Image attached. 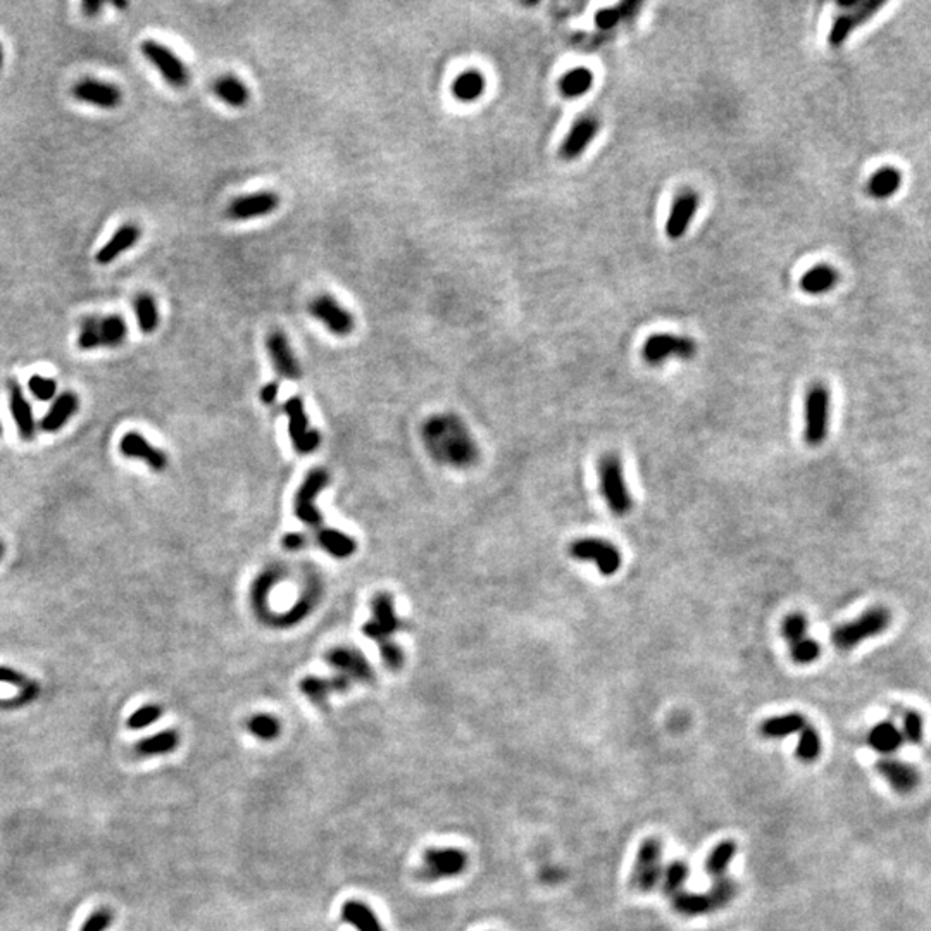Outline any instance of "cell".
<instances>
[{"instance_id": "94428289", "label": "cell", "mask_w": 931, "mask_h": 931, "mask_svg": "<svg viewBox=\"0 0 931 931\" xmlns=\"http://www.w3.org/2000/svg\"><path fill=\"white\" fill-rule=\"evenodd\" d=\"M0 435H2V425H0Z\"/></svg>"}, {"instance_id": "7bdbcfd3", "label": "cell", "mask_w": 931, "mask_h": 931, "mask_svg": "<svg viewBox=\"0 0 931 931\" xmlns=\"http://www.w3.org/2000/svg\"><path fill=\"white\" fill-rule=\"evenodd\" d=\"M821 752V738H819V733L816 731L814 726L811 724H806V726L800 730V740L797 745V758L804 762H811L814 760Z\"/></svg>"}, {"instance_id": "4fadbf2b", "label": "cell", "mask_w": 931, "mask_h": 931, "mask_svg": "<svg viewBox=\"0 0 931 931\" xmlns=\"http://www.w3.org/2000/svg\"><path fill=\"white\" fill-rule=\"evenodd\" d=\"M843 7V13L833 21L830 35H828V43L833 49H838L845 43L850 37L852 31L855 30L861 23H866L867 19L873 18L883 7L881 2H852V4H840Z\"/></svg>"}, {"instance_id": "ac0fdd59", "label": "cell", "mask_w": 931, "mask_h": 931, "mask_svg": "<svg viewBox=\"0 0 931 931\" xmlns=\"http://www.w3.org/2000/svg\"><path fill=\"white\" fill-rule=\"evenodd\" d=\"M280 205V197L273 192H257L251 195L239 197L228 205L227 214L229 219L247 221L253 217H264L275 212Z\"/></svg>"}, {"instance_id": "ab89813d", "label": "cell", "mask_w": 931, "mask_h": 931, "mask_svg": "<svg viewBox=\"0 0 931 931\" xmlns=\"http://www.w3.org/2000/svg\"><path fill=\"white\" fill-rule=\"evenodd\" d=\"M673 906L683 916H699L709 910H714L707 893H692V891H678L673 895Z\"/></svg>"}, {"instance_id": "484cf974", "label": "cell", "mask_w": 931, "mask_h": 931, "mask_svg": "<svg viewBox=\"0 0 931 931\" xmlns=\"http://www.w3.org/2000/svg\"><path fill=\"white\" fill-rule=\"evenodd\" d=\"M878 771L890 787L898 794H909L918 785V772L909 764L895 759H881L878 762Z\"/></svg>"}, {"instance_id": "4316f807", "label": "cell", "mask_w": 931, "mask_h": 931, "mask_svg": "<svg viewBox=\"0 0 931 931\" xmlns=\"http://www.w3.org/2000/svg\"><path fill=\"white\" fill-rule=\"evenodd\" d=\"M78 407H80V399H78L76 394H73V392H64V394H61L52 402L49 413L43 416L40 423L42 430L47 431V433H55V431H59L71 418H73L74 413L78 411Z\"/></svg>"}, {"instance_id": "f6af8a7d", "label": "cell", "mask_w": 931, "mask_h": 931, "mask_svg": "<svg viewBox=\"0 0 931 931\" xmlns=\"http://www.w3.org/2000/svg\"><path fill=\"white\" fill-rule=\"evenodd\" d=\"M162 716V707L157 704H147L144 707L137 709L132 716H130L128 721H126V726L130 730H142V728L150 726L156 721H159Z\"/></svg>"}, {"instance_id": "11a10c76", "label": "cell", "mask_w": 931, "mask_h": 931, "mask_svg": "<svg viewBox=\"0 0 931 931\" xmlns=\"http://www.w3.org/2000/svg\"><path fill=\"white\" fill-rule=\"evenodd\" d=\"M102 7H104V2H101V0H85L81 4L83 13L88 16V18H95V16L101 13Z\"/></svg>"}, {"instance_id": "1f68e13d", "label": "cell", "mask_w": 931, "mask_h": 931, "mask_svg": "<svg viewBox=\"0 0 931 931\" xmlns=\"http://www.w3.org/2000/svg\"><path fill=\"white\" fill-rule=\"evenodd\" d=\"M180 745V735L176 730H164L149 738L140 740L135 747V752L142 758H150V755H162L176 750Z\"/></svg>"}, {"instance_id": "603a6c76", "label": "cell", "mask_w": 931, "mask_h": 931, "mask_svg": "<svg viewBox=\"0 0 931 931\" xmlns=\"http://www.w3.org/2000/svg\"><path fill=\"white\" fill-rule=\"evenodd\" d=\"M142 236V229L137 227V224L128 223L122 224L121 228H118L114 232V235L110 236L107 244L102 245L98 249V252L95 253V261L101 266H107V264L114 263L118 257H121L122 253L128 252L130 249L137 245V241L140 240Z\"/></svg>"}, {"instance_id": "44dd1931", "label": "cell", "mask_w": 931, "mask_h": 931, "mask_svg": "<svg viewBox=\"0 0 931 931\" xmlns=\"http://www.w3.org/2000/svg\"><path fill=\"white\" fill-rule=\"evenodd\" d=\"M600 130V122L595 120V118H581L578 120L569 130V133L566 135L564 142H562L561 154L562 159L566 161H573L578 159L581 154L585 152L586 147L593 142V138L597 137Z\"/></svg>"}, {"instance_id": "7c38bea8", "label": "cell", "mask_w": 931, "mask_h": 931, "mask_svg": "<svg viewBox=\"0 0 931 931\" xmlns=\"http://www.w3.org/2000/svg\"><path fill=\"white\" fill-rule=\"evenodd\" d=\"M661 859H663V847L659 840L647 838L641 842L632 876V883L636 890L651 891L656 889L663 874Z\"/></svg>"}, {"instance_id": "ffe728a7", "label": "cell", "mask_w": 931, "mask_h": 931, "mask_svg": "<svg viewBox=\"0 0 931 931\" xmlns=\"http://www.w3.org/2000/svg\"><path fill=\"white\" fill-rule=\"evenodd\" d=\"M266 348L269 359H271L273 366L275 370L278 371L280 376H283L285 379H299L302 376V371H300L299 360H297L295 354H293L290 342L285 336V333L281 331H273L269 333L266 338Z\"/></svg>"}, {"instance_id": "83f0119b", "label": "cell", "mask_w": 931, "mask_h": 931, "mask_svg": "<svg viewBox=\"0 0 931 931\" xmlns=\"http://www.w3.org/2000/svg\"><path fill=\"white\" fill-rule=\"evenodd\" d=\"M212 92L216 93V97L223 104L235 107V109L247 105L249 98H251V92H249L247 85L240 78L233 76V74H223V76L217 78L212 83Z\"/></svg>"}, {"instance_id": "8fae6325", "label": "cell", "mask_w": 931, "mask_h": 931, "mask_svg": "<svg viewBox=\"0 0 931 931\" xmlns=\"http://www.w3.org/2000/svg\"><path fill=\"white\" fill-rule=\"evenodd\" d=\"M467 866L466 852L459 849H430L425 852V866L419 867L418 876L423 881H437L461 874Z\"/></svg>"}, {"instance_id": "ee69618b", "label": "cell", "mask_w": 931, "mask_h": 931, "mask_svg": "<svg viewBox=\"0 0 931 931\" xmlns=\"http://www.w3.org/2000/svg\"><path fill=\"white\" fill-rule=\"evenodd\" d=\"M709 898H711L712 907L719 909V907H724L726 904H730L733 901V897L736 895V885L731 878H718L714 881V885L711 886V890L707 891Z\"/></svg>"}, {"instance_id": "e575fe53", "label": "cell", "mask_w": 931, "mask_h": 931, "mask_svg": "<svg viewBox=\"0 0 931 931\" xmlns=\"http://www.w3.org/2000/svg\"><path fill=\"white\" fill-rule=\"evenodd\" d=\"M867 742L879 754H891L904 742L901 730L891 723H879L869 731Z\"/></svg>"}, {"instance_id": "cb8c5ba5", "label": "cell", "mask_w": 931, "mask_h": 931, "mask_svg": "<svg viewBox=\"0 0 931 931\" xmlns=\"http://www.w3.org/2000/svg\"><path fill=\"white\" fill-rule=\"evenodd\" d=\"M300 692L318 707H324L331 693H343L350 688L347 681L333 675V678H319V676H306L299 683Z\"/></svg>"}, {"instance_id": "d6986e66", "label": "cell", "mask_w": 931, "mask_h": 931, "mask_svg": "<svg viewBox=\"0 0 931 931\" xmlns=\"http://www.w3.org/2000/svg\"><path fill=\"white\" fill-rule=\"evenodd\" d=\"M120 450L125 457L137 459V461L149 464L150 469H154L156 473H162L168 467V455L162 452L161 449H157V447L150 445L149 440L144 435L137 433V431H130V433L122 435Z\"/></svg>"}, {"instance_id": "d590c367", "label": "cell", "mask_w": 931, "mask_h": 931, "mask_svg": "<svg viewBox=\"0 0 931 931\" xmlns=\"http://www.w3.org/2000/svg\"><path fill=\"white\" fill-rule=\"evenodd\" d=\"M838 275L830 266H816L809 269L800 280V288L811 295H821L830 292L837 285Z\"/></svg>"}, {"instance_id": "5b68a950", "label": "cell", "mask_w": 931, "mask_h": 931, "mask_svg": "<svg viewBox=\"0 0 931 931\" xmlns=\"http://www.w3.org/2000/svg\"><path fill=\"white\" fill-rule=\"evenodd\" d=\"M600 490L609 509L616 516H624L632 510V495L626 486L623 466L616 454H607L599 462Z\"/></svg>"}, {"instance_id": "9c48e42d", "label": "cell", "mask_w": 931, "mask_h": 931, "mask_svg": "<svg viewBox=\"0 0 931 931\" xmlns=\"http://www.w3.org/2000/svg\"><path fill=\"white\" fill-rule=\"evenodd\" d=\"M326 663L335 671V676L347 681L348 685L354 683H372L375 673L372 668L364 659V656L354 647H335L326 653Z\"/></svg>"}, {"instance_id": "e0dca14e", "label": "cell", "mask_w": 931, "mask_h": 931, "mask_svg": "<svg viewBox=\"0 0 931 931\" xmlns=\"http://www.w3.org/2000/svg\"><path fill=\"white\" fill-rule=\"evenodd\" d=\"M695 352L697 345L693 340L676 335H653L644 345V358L649 364H661L673 355L690 359Z\"/></svg>"}, {"instance_id": "f546056e", "label": "cell", "mask_w": 931, "mask_h": 931, "mask_svg": "<svg viewBox=\"0 0 931 931\" xmlns=\"http://www.w3.org/2000/svg\"><path fill=\"white\" fill-rule=\"evenodd\" d=\"M342 919L358 931H383L382 923L375 916L371 907L358 901H348L342 907Z\"/></svg>"}, {"instance_id": "d4e9b609", "label": "cell", "mask_w": 931, "mask_h": 931, "mask_svg": "<svg viewBox=\"0 0 931 931\" xmlns=\"http://www.w3.org/2000/svg\"><path fill=\"white\" fill-rule=\"evenodd\" d=\"M9 406L16 426H18L19 437L28 442V440L35 437V431H37V428H35V416L33 411H31L30 402H28L25 394H23L21 387L16 382L9 383Z\"/></svg>"}, {"instance_id": "7402d4cb", "label": "cell", "mask_w": 931, "mask_h": 931, "mask_svg": "<svg viewBox=\"0 0 931 931\" xmlns=\"http://www.w3.org/2000/svg\"><path fill=\"white\" fill-rule=\"evenodd\" d=\"M699 209V195L693 192L681 193L678 199L673 204L671 212H669L668 221H666V235L671 240L683 239L688 227L692 223V217L695 216Z\"/></svg>"}, {"instance_id": "4dcf8cb0", "label": "cell", "mask_w": 931, "mask_h": 931, "mask_svg": "<svg viewBox=\"0 0 931 931\" xmlns=\"http://www.w3.org/2000/svg\"><path fill=\"white\" fill-rule=\"evenodd\" d=\"M133 309L140 331L144 335H152L161 324L159 307H157L156 299L150 293H138L133 300Z\"/></svg>"}, {"instance_id": "2e32d148", "label": "cell", "mask_w": 931, "mask_h": 931, "mask_svg": "<svg viewBox=\"0 0 931 931\" xmlns=\"http://www.w3.org/2000/svg\"><path fill=\"white\" fill-rule=\"evenodd\" d=\"M309 311L319 323L330 330L333 335L347 336L354 331V316L345 307L330 295H319L309 304Z\"/></svg>"}, {"instance_id": "680465c9", "label": "cell", "mask_w": 931, "mask_h": 931, "mask_svg": "<svg viewBox=\"0 0 931 931\" xmlns=\"http://www.w3.org/2000/svg\"><path fill=\"white\" fill-rule=\"evenodd\" d=\"M2 66H4V49L2 45H0V69H2Z\"/></svg>"}, {"instance_id": "ba28073f", "label": "cell", "mask_w": 931, "mask_h": 931, "mask_svg": "<svg viewBox=\"0 0 931 931\" xmlns=\"http://www.w3.org/2000/svg\"><path fill=\"white\" fill-rule=\"evenodd\" d=\"M569 554H571V557L578 559V561H593L597 564L599 573L604 574V576L616 574L619 571L621 562H623L617 547L595 537L580 538V540L573 542L571 547H569Z\"/></svg>"}, {"instance_id": "bcb514c9", "label": "cell", "mask_w": 931, "mask_h": 931, "mask_svg": "<svg viewBox=\"0 0 931 931\" xmlns=\"http://www.w3.org/2000/svg\"><path fill=\"white\" fill-rule=\"evenodd\" d=\"M790 656L797 664H811L821 656V647L818 645V641L802 639L790 645Z\"/></svg>"}, {"instance_id": "52a82bcc", "label": "cell", "mask_w": 931, "mask_h": 931, "mask_svg": "<svg viewBox=\"0 0 931 931\" xmlns=\"http://www.w3.org/2000/svg\"><path fill=\"white\" fill-rule=\"evenodd\" d=\"M140 52L147 61L156 67L162 80L173 88H185L190 81V71L185 62L164 43L147 38L140 43Z\"/></svg>"}, {"instance_id": "7dc6e473", "label": "cell", "mask_w": 931, "mask_h": 931, "mask_svg": "<svg viewBox=\"0 0 931 931\" xmlns=\"http://www.w3.org/2000/svg\"><path fill=\"white\" fill-rule=\"evenodd\" d=\"M28 390L31 392L35 399H38L40 402H49L55 397V392H57V383L52 378H45V376L35 375L31 376L30 382H28Z\"/></svg>"}, {"instance_id": "8d00e7d4", "label": "cell", "mask_w": 931, "mask_h": 931, "mask_svg": "<svg viewBox=\"0 0 931 931\" xmlns=\"http://www.w3.org/2000/svg\"><path fill=\"white\" fill-rule=\"evenodd\" d=\"M902 185V174L895 168H881L871 176L867 190L874 199H889Z\"/></svg>"}, {"instance_id": "3957f363", "label": "cell", "mask_w": 931, "mask_h": 931, "mask_svg": "<svg viewBox=\"0 0 931 931\" xmlns=\"http://www.w3.org/2000/svg\"><path fill=\"white\" fill-rule=\"evenodd\" d=\"M128 336V324L121 314L86 316L78 333V347L81 350L120 347Z\"/></svg>"}, {"instance_id": "b9f144b4", "label": "cell", "mask_w": 931, "mask_h": 931, "mask_svg": "<svg viewBox=\"0 0 931 931\" xmlns=\"http://www.w3.org/2000/svg\"><path fill=\"white\" fill-rule=\"evenodd\" d=\"M688 874H690V869H688L687 862L681 861H675L671 862L661 874L663 878V889L668 895H676L678 891L683 890L685 881H687Z\"/></svg>"}, {"instance_id": "836d02e7", "label": "cell", "mask_w": 931, "mask_h": 931, "mask_svg": "<svg viewBox=\"0 0 931 931\" xmlns=\"http://www.w3.org/2000/svg\"><path fill=\"white\" fill-rule=\"evenodd\" d=\"M318 544L321 549L326 550L330 556L336 559L350 557L352 554L355 552L354 538L348 537L345 533L338 532V530H331V528L319 530Z\"/></svg>"}, {"instance_id": "277c9868", "label": "cell", "mask_w": 931, "mask_h": 931, "mask_svg": "<svg viewBox=\"0 0 931 931\" xmlns=\"http://www.w3.org/2000/svg\"><path fill=\"white\" fill-rule=\"evenodd\" d=\"M890 612L885 607H881V605H878V607L866 611L857 619L852 621V623L838 626L833 632V635H831V641L838 649H842V651H849V649L855 647L861 641L873 639V636H878L879 633L885 632L890 626Z\"/></svg>"}, {"instance_id": "6da1fadb", "label": "cell", "mask_w": 931, "mask_h": 931, "mask_svg": "<svg viewBox=\"0 0 931 931\" xmlns=\"http://www.w3.org/2000/svg\"><path fill=\"white\" fill-rule=\"evenodd\" d=\"M423 443L440 464L471 467L478 461V445L457 416L438 414L423 426Z\"/></svg>"}, {"instance_id": "74e56055", "label": "cell", "mask_w": 931, "mask_h": 931, "mask_svg": "<svg viewBox=\"0 0 931 931\" xmlns=\"http://www.w3.org/2000/svg\"><path fill=\"white\" fill-rule=\"evenodd\" d=\"M735 854L736 843L733 840H724V842L718 843L705 861V873L714 879L726 876V869Z\"/></svg>"}, {"instance_id": "816d5d0a", "label": "cell", "mask_w": 931, "mask_h": 931, "mask_svg": "<svg viewBox=\"0 0 931 931\" xmlns=\"http://www.w3.org/2000/svg\"><path fill=\"white\" fill-rule=\"evenodd\" d=\"M623 16L624 14L621 13V7H616V9H614V7L612 9H602L595 16V23L600 30H611V28H614L621 21Z\"/></svg>"}, {"instance_id": "7a4b0ae2", "label": "cell", "mask_w": 931, "mask_h": 931, "mask_svg": "<svg viewBox=\"0 0 931 931\" xmlns=\"http://www.w3.org/2000/svg\"><path fill=\"white\" fill-rule=\"evenodd\" d=\"M372 616L370 623L364 624L362 632L367 639L375 640L379 647L383 663L388 669L395 671L404 664V652L392 640V635L400 628V619L395 614L394 599L388 593H378L371 604Z\"/></svg>"}, {"instance_id": "8992f818", "label": "cell", "mask_w": 931, "mask_h": 931, "mask_svg": "<svg viewBox=\"0 0 931 931\" xmlns=\"http://www.w3.org/2000/svg\"><path fill=\"white\" fill-rule=\"evenodd\" d=\"M804 440L812 447H818L828 437L830 425V392L825 385H812L804 404Z\"/></svg>"}, {"instance_id": "30bf717a", "label": "cell", "mask_w": 931, "mask_h": 931, "mask_svg": "<svg viewBox=\"0 0 931 931\" xmlns=\"http://www.w3.org/2000/svg\"><path fill=\"white\" fill-rule=\"evenodd\" d=\"M326 485L328 473L323 467H316V469H312L307 474L300 489L297 490L295 506H293L295 510L293 513H295V516L300 521L306 522L307 526H312V528H319L321 522H323V518H321L318 507H316V497H318V493Z\"/></svg>"}, {"instance_id": "c3c4849f", "label": "cell", "mask_w": 931, "mask_h": 931, "mask_svg": "<svg viewBox=\"0 0 931 931\" xmlns=\"http://www.w3.org/2000/svg\"><path fill=\"white\" fill-rule=\"evenodd\" d=\"M806 632H807L806 616L800 612L788 614L785 621H783V636L790 641V645L795 644V641L806 639Z\"/></svg>"}, {"instance_id": "6f0895ef", "label": "cell", "mask_w": 931, "mask_h": 931, "mask_svg": "<svg viewBox=\"0 0 931 931\" xmlns=\"http://www.w3.org/2000/svg\"><path fill=\"white\" fill-rule=\"evenodd\" d=\"M113 6L116 7V9H121V11L128 9V2H118V0H116V2H113Z\"/></svg>"}, {"instance_id": "f5cc1de1", "label": "cell", "mask_w": 931, "mask_h": 931, "mask_svg": "<svg viewBox=\"0 0 931 931\" xmlns=\"http://www.w3.org/2000/svg\"><path fill=\"white\" fill-rule=\"evenodd\" d=\"M0 683H9V685H16V687H26L30 683V680H26V676L23 673H18L13 668H6V666H0Z\"/></svg>"}, {"instance_id": "9f6ffc18", "label": "cell", "mask_w": 931, "mask_h": 931, "mask_svg": "<svg viewBox=\"0 0 931 931\" xmlns=\"http://www.w3.org/2000/svg\"><path fill=\"white\" fill-rule=\"evenodd\" d=\"M276 395H278V383L273 382L268 383L266 387L261 390V399H263L264 404H273L276 400Z\"/></svg>"}, {"instance_id": "f1b7e54d", "label": "cell", "mask_w": 931, "mask_h": 931, "mask_svg": "<svg viewBox=\"0 0 931 931\" xmlns=\"http://www.w3.org/2000/svg\"><path fill=\"white\" fill-rule=\"evenodd\" d=\"M806 718L799 712H788L783 716H775L760 724V733L766 738H785V736L799 733L806 726Z\"/></svg>"}, {"instance_id": "5bb4252c", "label": "cell", "mask_w": 931, "mask_h": 931, "mask_svg": "<svg viewBox=\"0 0 931 931\" xmlns=\"http://www.w3.org/2000/svg\"><path fill=\"white\" fill-rule=\"evenodd\" d=\"M285 413L288 416V431L297 452L309 454L318 449L321 438L316 430L309 426V419L304 409V402L300 397H292L287 400L283 406Z\"/></svg>"}, {"instance_id": "60d3db41", "label": "cell", "mask_w": 931, "mask_h": 931, "mask_svg": "<svg viewBox=\"0 0 931 931\" xmlns=\"http://www.w3.org/2000/svg\"><path fill=\"white\" fill-rule=\"evenodd\" d=\"M247 730L252 733L256 738L264 740H275L276 736L280 735V721L271 714H253L251 716V719L247 721Z\"/></svg>"}, {"instance_id": "db71d44e", "label": "cell", "mask_w": 931, "mask_h": 931, "mask_svg": "<svg viewBox=\"0 0 931 931\" xmlns=\"http://www.w3.org/2000/svg\"><path fill=\"white\" fill-rule=\"evenodd\" d=\"M281 544H283V547L287 550H290V552H295V550H300V549H304V547H306L307 538H306V535H302V533H288V535H285L283 540H281Z\"/></svg>"}, {"instance_id": "f35d334b", "label": "cell", "mask_w": 931, "mask_h": 931, "mask_svg": "<svg viewBox=\"0 0 931 931\" xmlns=\"http://www.w3.org/2000/svg\"><path fill=\"white\" fill-rule=\"evenodd\" d=\"M593 85V73L588 67H574L568 71L559 81V88L564 97L576 98L588 92Z\"/></svg>"}, {"instance_id": "9a60e30c", "label": "cell", "mask_w": 931, "mask_h": 931, "mask_svg": "<svg viewBox=\"0 0 931 931\" xmlns=\"http://www.w3.org/2000/svg\"><path fill=\"white\" fill-rule=\"evenodd\" d=\"M71 95L78 102L88 104L98 109H116L122 102V92L118 85L110 81L93 80V78H83L76 81L71 88Z\"/></svg>"}, {"instance_id": "f907efd6", "label": "cell", "mask_w": 931, "mask_h": 931, "mask_svg": "<svg viewBox=\"0 0 931 931\" xmlns=\"http://www.w3.org/2000/svg\"><path fill=\"white\" fill-rule=\"evenodd\" d=\"M902 736H906L909 742L913 743H921L923 740V719L918 712L909 711L904 716V723H902Z\"/></svg>"}, {"instance_id": "91938a15", "label": "cell", "mask_w": 931, "mask_h": 931, "mask_svg": "<svg viewBox=\"0 0 931 931\" xmlns=\"http://www.w3.org/2000/svg\"><path fill=\"white\" fill-rule=\"evenodd\" d=\"M4 550H6V549H4V544H2V542H0V559L4 557Z\"/></svg>"}, {"instance_id": "d6a6232c", "label": "cell", "mask_w": 931, "mask_h": 931, "mask_svg": "<svg viewBox=\"0 0 931 931\" xmlns=\"http://www.w3.org/2000/svg\"><path fill=\"white\" fill-rule=\"evenodd\" d=\"M485 76L479 71L469 69L466 73L459 74L454 80L452 93L457 101L461 102H474L481 97L485 92Z\"/></svg>"}, {"instance_id": "681fc988", "label": "cell", "mask_w": 931, "mask_h": 931, "mask_svg": "<svg viewBox=\"0 0 931 931\" xmlns=\"http://www.w3.org/2000/svg\"><path fill=\"white\" fill-rule=\"evenodd\" d=\"M113 919H114L113 910H110L109 907H101V909H97L95 913H92L88 918H86V921L83 923L80 931H105L110 925H113Z\"/></svg>"}]
</instances>
